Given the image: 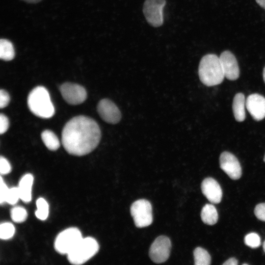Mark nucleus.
I'll use <instances>...</instances> for the list:
<instances>
[{
    "label": "nucleus",
    "instance_id": "nucleus-28",
    "mask_svg": "<svg viewBox=\"0 0 265 265\" xmlns=\"http://www.w3.org/2000/svg\"><path fill=\"white\" fill-rule=\"evenodd\" d=\"M8 189L9 188L1 177L0 181V203L1 204L5 202V198Z\"/></svg>",
    "mask_w": 265,
    "mask_h": 265
},
{
    "label": "nucleus",
    "instance_id": "nucleus-11",
    "mask_svg": "<svg viewBox=\"0 0 265 265\" xmlns=\"http://www.w3.org/2000/svg\"><path fill=\"white\" fill-rule=\"evenodd\" d=\"M219 164L222 169L233 180H238L241 176V167L237 158L228 152L222 153L219 157Z\"/></svg>",
    "mask_w": 265,
    "mask_h": 265
},
{
    "label": "nucleus",
    "instance_id": "nucleus-23",
    "mask_svg": "<svg viewBox=\"0 0 265 265\" xmlns=\"http://www.w3.org/2000/svg\"><path fill=\"white\" fill-rule=\"evenodd\" d=\"M15 232L14 225L10 222H3L0 226V238L7 240L13 237Z\"/></svg>",
    "mask_w": 265,
    "mask_h": 265
},
{
    "label": "nucleus",
    "instance_id": "nucleus-30",
    "mask_svg": "<svg viewBox=\"0 0 265 265\" xmlns=\"http://www.w3.org/2000/svg\"><path fill=\"white\" fill-rule=\"evenodd\" d=\"M9 127V120L6 116L2 113L0 114V133H5Z\"/></svg>",
    "mask_w": 265,
    "mask_h": 265
},
{
    "label": "nucleus",
    "instance_id": "nucleus-34",
    "mask_svg": "<svg viewBox=\"0 0 265 265\" xmlns=\"http://www.w3.org/2000/svg\"><path fill=\"white\" fill-rule=\"evenodd\" d=\"M263 76L264 81L265 83V67H264V69L263 70Z\"/></svg>",
    "mask_w": 265,
    "mask_h": 265
},
{
    "label": "nucleus",
    "instance_id": "nucleus-1",
    "mask_svg": "<svg viewBox=\"0 0 265 265\" xmlns=\"http://www.w3.org/2000/svg\"><path fill=\"white\" fill-rule=\"evenodd\" d=\"M101 137L97 123L89 117L80 115L73 117L65 124L62 132L61 141L69 154L82 156L97 147Z\"/></svg>",
    "mask_w": 265,
    "mask_h": 265
},
{
    "label": "nucleus",
    "instance_id": "nucleus-24",
    "mask_svg": "<svg viewBox=\"0 0 265 265\" xmlns=\"http://www.w3.org/2000/svg\"><path fill=\"white\" fill-rule=\"evenodd\" d=\"M245 244L252 248L258 247L261 244V238L255 233H250L244 238Z\"/></svg>",
    "mask_w": 265,
    "mask_h": 265
},
{
    "label": "nucleus",
    "instance_id": "nucleus-16",
    "mask_svg": "<svg viewBox=\"0 0 265 265\" xmlns=\"http://www.w3.org/2000/svg\"><path fill=\"white\" fill-rule=\"evenodd\" d=\"M246 100L243 94L237 93L233 101L232 109L235 118L238 122L243 121L245 119V106Z\"/></svg>",
    "mask_w": 265,
    "mask_h": 265
},
{
    "label": "nucleus",
    "instance_id": "nucleus-35",
    "mask_svg": "<svg viewBox=\"0 0 265 265\" xmlns=\"http://www.w3.org/2000/svg\"><path fill=\"white\" fill-rule=\"evenodd\" d=\"M263 247L264 251L265 252V240L264 242Z\"/></svg>",
    "mask_w": 265,
    "mask_h": 265
},
{
    "label": "nucleus",
    "instance_id": "nucleus-32",
    "mask_svg": "<svg viewBox=\"0 0 265 265\" xmlns=\"http://www.w3.org/2000/svg\"><path fill=\"white\" fill-rule=\"evenodd\" d=\"M257 3L265 9V0H256Z\"/></svg>",
    "mask_w": 265,
    "mask_h": 265
},
{
    "label": "nucleus",
    "instance_id": "nucleus-3",
    "mask_svg": "<svg viewBox=\"0 0 265 265\" xmlns=\"http://www.w3.org/2000/svg\"><path fill=\"white\" fill-rule=\"evenodd\" d=\"M27 105L33 114L42 118H50L55 112L49 93L42 86H37L30 91L27 97Z\"/></svg>",
    "mask_w": 265,
    "mask_h": 265
},
{
    "label": "nucleus",
    "instance_id": "nucleus-25",
    "mask_svg": "<svg viewBox=\"0 0 265 265\" xmlns=\"http://www.w3.org/2000/svg\"><path fill=\"white\" fill-rule=\"evenodd\" d=\"M19 199L20 195L18 187L9 188L5 198V202L10 205H15Z\"/></svg>",
    "mask_w": 265,
    "mask_h": 265
},
{
    "label": "nucleus",
    "instance_id": "nucleus-27",
    "mask_svg": "<svg viewBox=\"0 0 265 265\" xmlns=\"http://www.w3.org/2000/svg\"><path fill=\"white\" fill-rule=\"evenodd\" d=\"M254 213L258 219L265 221V203L258 204L254 209Z\"/></svg>",
    "mask_w": 265,
    "mask_h": 265
},
{
    "label": "nucleus",
    "instance_id": "nucleus-18",
    "mask_svg": "<svg viewBox=\"0 0 265 265\" xmlns=\"http://www.w3.org/2000/svg\"><path fill=\"white\" fill-rule=\"evenodd\" d=\"M41 136L43 143L49 150L55 151L59 148V140L52 131L45 130L42 132Z\"/></svg>",
    "mask_w": 265,
    "mask_h": 265
},
{
    "label": "nucleus",
    "instance_id": "nucleus-26",
    "mask_svg": "<svg viewBox=\"0 0 265 265\" xmlns=\"http://www.w3.org/2000/svg\"><path fill=\"white\" fill-rule=\"evenodd\" d=\"M11 171V166L9 162L3 157L0 158V173L1 175H6Z\"/></svg>",
    "mask_w": 265,
    "mask_h": 265
},
{
    "label": "nucleus",
    "instance_id": "nucleus-19",
    "mask_svg": "<svg viewBox=\"0 0 265 265\" xmlns=\"http://www.w3.org/2000/svg\"><path fill=\"white\" fill-rule=\"evenodd\" d=\"M15 56L14 49L12 43L5 39L0 41V58L5 61L12 60Z\"/></svg>",
    "mask_w": 265,
    "mask_h": 265
},
{
    "label": "nucleus",
    "instance_id": "nucleus-13",
    "mask_svg": "<svg viewBox=\"0 0 265 265\" xmlns=\"http://www.w3.org/2000/svg\"><path fill=\"white\" fill-rule=\"evenodd\" d=\"M245 105L255 120L261 121L265 117V98L262 95L257 93L249 95Z\"/></svg>",
    "mask_w": 265,
    "mask_h": 265
},
{
    "label": "nucleus",
    "instance_id": "nucleus-4",
    "mask_svg": "<svg viewBox=\"0 0 265 265\" xmlns=\"http://www.w3.org/2000/svg\"><path fill=\"white\" fill-rule=\"evenodd\" d=\"M99 249V244L95 238L90 237L82 238L67 254V259L73 265H82L95 255Z\"/></svg>",
    "mask_w": 265,
    "mask_h": 265
},
{
    "label": "nucleus",
    "instance_id": "nucleus-8",
    "mask_svg": "<svg viewBox=\"0 0 265 265\" xmlns=\"http://www.w3.org/2000/svg\"><path fill=\"white\" fill-rule=\"evenodd\" d=\"M171 247V243L167 237H158L150 246L149 252L150 259L157 264L165 262L169 257Z\"/></svg>",
    "mask_w": 265,
    "mask_h": 265
},
{
    "label": "nucleus",
    "instance_id": "nucleus-5",
    "mask_svg": "<svg viewBox=\"0 0 265 265\" xmlns=\"http://www.w3.org/2000/svg\"><path fill=\"white\" fill-rule=\"evenodd\" d=\"M82 238L81 233L76 227H70L59 233L54 242V249L61 254L67 255Z\"/></svg>",
    "mask_w": 265,
    "mask_h": 265
},
{
    "label": "nucleus",
    "instance_id": "nucleus-22",
    "mask_svg": "<svg viewBox=\"0 0 265 265\" xmlns=\"http://www.w3.org/2000/svg\"><path fill=\"white\" fill-rule=\"evenodd\" d=\"M12 220L16 223L24 222L27 218V212L26 210L20 206L13 207L10 212Z\"/></svg>",
    "mask_w": 265,
    "mask_h": 265
},
{
    "label": "nucleus",
    "instance_id": "nucleus-7",
    "mask_svg": "<svg viewBox=\"0 0 265 265\" xmlns=\"http://www.w3.org/2000/svg\"><path fill=\"white\" fill-rule=\"evenodd\" d=\"M165 0H146L143 12L147 22L152 26H161L163 23V9Z\"/></svg>",
    "mask_w": 265,
    "mask_h": 265
},
{
    "label": "nucleus",
    "instance_id": "nucleus-14",
    "mask_svg": "<svg viewBox=\"0 0 265 265\" xmlns=\"http://www.w3.org/2000/svg\"><path fill=\"white\" fill-rule=\"evenodd\" d=\"M201 190L204 195L212 204L220 202L222 191L217 182L212 178L205 179L201 184Z\"/></svg>",
    "mask_w": 265,
    "mask_h": 265
},
{
    "label": "nucleus",
    "instance_id": "nucleus-15",
    "mask_svg": "<svg viewBox=\"0 0 265 265\" xmlns=\"http://www.w3.org/2000/svg\"><path fill=\"white\" fill-rule=\"evenodd\" d=\"M34 178L31 174L27 173L20 179L18 188L20 199L25 203H29L32 198V187Z\"/></svg>",
    "mask_w": 265,
    "mask_h": 265
},
{
    "label": "nucleus",
    "instance_id": "nucleus-9",
    "mask_svg": "<svg viewBox=\"0 0 265 265\" xmlns=\"http://www.w3.org/2000/svg\"><path fill=\"white\" fill-rule=\"evenodd\" d=\"M59 90L63 98L70 105H80L84 102L87 98L85 88L76 83H64L60 85Z\"/></svg>",
    "mask_w": 265,
    "mask_h": 265
},
{
    "label": "nucleus",
    "instance_id": "nucleus-29",
    "mask_svg": "<svg viewBox=\"0 0 265 265\" xmlns=\"http://www.w3.org/2000/svg\"><path fill=\"white\" fill-rule=\"evenodd\" d=\"M10 101L8 93L4 89L0 90V107L3 108L7 106Z\"/></svg>",
    "mask_w": 265,
    "mask_h": 265
},
{
    "label": "nucleus",
    "instance_id": "nucleus-21",
    "mask_svg": "<svg viewBox=\"0 0 265 265\" xmlns=\"http://www.w3.org/2000/svg\"><path fill=\"white\" fill-rule=\"evenodd\" d=\"M37 210L35 212L37 218L46 220L49 215V208L48 202L43 198H39L36 201Z\"/></svg>",
    "mask_w": 265,
    "mask_h": 265
},
{
    "label": "nucleus",
    "instance_id": "nucleus-17",
    "mask_svg": "<svg viewBox=\"0 0 265 265\" xmlns=\"http://www.w3.org/2000/svg\"><path fill=\"white\" fill-rule=\"evenodd\" d=\"M201 217L203 222L208 225L215 224L218 220V213L215 207L212 204H206L201 212Z\"/></svg>",
    "mask_w": 265,
    "mask_h": 265
},
{
    "label": "nucleus",
    "instance_id": "nucleus-31",
    "mask_svg": "<svg viewBox=\"0 0 265 265\" xmlns=\"http://www.w3.org/2000/svg\"><path fill=\"white\" fill-rule=\"evenodd\" d=\"M238 262L237 260L234 258H231L227 260L223 264V265H237Z\"/></svg>",
    "mask_w": 265,
    "mask_h": 265
},
{
    "label": "nucleus",
    "instance_id": "nucleus-2",
    "mask_svg": "<svg viewBox=\"0 0 265 265\" xmlns=\"http://www.w3.org/2000/svg\"><path fill=\"white\" fill-rule=\"evenodd\" d=\"M200 81L207 86L220 84L225 77L219 57L208 54L201 59L198 67Z\"/></svg>",
    "mask_w": 265,
    "mask_h": 265
},
{
    "label": "nucleus",
    "instance_id": "nucleus-12",
    "mask_svg": "<svg viewBox=\"0 0 265 265\" xmlns=\"http://www.w3.org/2000/svg\"><path fill=\"white\" fill-rule=\"evenodd\" d=\"M225 77L229 80H237L239 75L238 63L235 55L229 51L222 52L219 57Z\"/></svg>",
    "mask_w": 265,
    "mask_h": 265
},
{
    "label": "nucleus",
    "instance_id": "nucleus-10",
    "mask_svg": "<svg viewBox=\"0 0 265 265\" xmlns=\"http://www.w3.org/2000/svg\"><path fill=\"white\" fill-rule=\"evenodd\" d=\"M97 111L101 118L109 124H117L121 119V113L119 108L108 99H103L99 102Z\"/></svg>",
    "mask_w": 265,
    "mask_h": 265
},
{
    "label": "nucleus",
    "instance_id": "nucleus-6",
    "mask_svg": "<svg viewBox=\"0 0 265 265\" xmlns=\"http://www.w3.org/2000/svg\"><path fill=\"white\" fill-rule=\"evenodd\" d=\"M130 212L136 227L143 228L152 224V208L148 200L139 199L134 202L131 206Z\"/></svg>",
    "mask_w": 265,
    "mask_h": 265
},
{
    "label": "nucleus",
    "instance_id": "nucleus-20",
    "mask_svg": "<svg viewBox=\"0 0 265 265\" xmlns=\"http://www.w3.org/2000/svg\"><path fill=\"white\" fill-rule=\"evenodd\" d=\"M193 256L195 265H209L211 264V258L209 253L200 247L194 249Z\"/></svg>",
    "mask_w": 265,
    "mask_h": 265
},
{
    "label": "nucleus",
    "instance_id": "nucleus-36",
    "mask_svg": "<svg viewBox=\"0 0 265 265\" xmlns=\"http://www.w3.org/2000/svg\"><path fill=\"white\" fill-rule=\"evenodd\" d=\"M264 161L265 162V157H264Z\"/></svg>",
    "mask_w": 265,
    "mask_h": 265
},
{
    "label": "nucleus",
    "instance_id": "nucleus-33",
    "mask_svg": "<svg viewBox=\"0 0 265 265\" xmlns=\"http://www.w3.org/2000/svg\"><path fill=\"white\" fill-rule=\"evenodd\" d=\"M25 2L30 3H36L40 2L41 0H22Z\"/></svg>",
    "mask_w": 265,
    "mask_h": 265
}]
</instances>
